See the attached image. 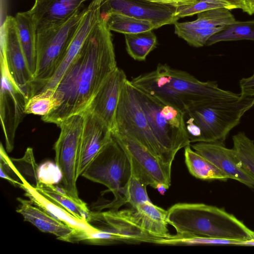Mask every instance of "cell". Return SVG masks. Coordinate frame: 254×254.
<instances>
[{"mask_svg": "<svg viewBox=\"0 0 254 254\" xmlns=\"http://www.w3.org/2000/svg\"><path fill=\"white\" fill-rule=\"evenodd\" d=\"M242 246H254V238L245 240Z\"/></svg>", "mask_w": 254, "mask_h": 254, "instance_id": "obj_43", "label": "cell"}, {"mask_svg": "<svg viewBox=\"0 0 254 254\" xmlns=\"http://www.w3.org/2000/svg\"><path fill=\"white\" fill-rule=\"evenodd\" d=\"M144 229L158 238L170 236L168 228V210L153 204L150 201L135 208Z\"/></svg>", "mask_w": 254, "mask_h": 254, "instance_id": "obj_24", "label": "cell"}, {"mask_svg": "<svg viewBox=\"0 0 254 254\" xmlns=\"http://www.w3.org/2000/svg\"><path fill=\"white\" fill-rule=\"evenodd\" d=\"M35 190L52 202L58 204L76 218L88 222L91 211L85 202L80 198H75L65 190L51 184L40 180Z\"/></svg>", "mask_w": 254, "mask_h": 254, "instance_id": "obj_22", "label": "cell"}, {"mask_svg": "<svg viewBox=\"0 0 254 254\" xmlns=\"http://www.w3.org/2000/svg\"><path fill=\"white\" fill-rule=\"evenodd\" d=\"M127 79L124 71L117 67L102 83L85 110L97 116L111 130L114 126L120 92Z\"/></svg>", "mask_w": 254, "mask_h": 254, "instance_id": "obj_16", "label": "cell"}, {"mask_svg": "<svg viewBox=\"0 0 254 254\" xmlns=\"http://www.w3.org/2000/svg\"><path fill=\"white\" fill-rule=\"evenodd\" d=\"M230 10L225 7L213 8L198 13L197 19L194 21H177L174 24L185 28H210L225 26L236 21Z\"/></svg>", "mask_w": 254, "mask_h": 254, "instance_id": "obj_26", "label": "cell"}, {"mask_svg": "<svg viewBox=\"0 0 254 254\" xmlns=\"http://www.w3.org/2000/svg\"><path fill=\"white\" fill-rule=\"evenodd\" d=\"M185 158L189 172L197 179L222 181L230 179L210 161L192 150L190 145L185 148Z\"/></svg>", "mask_w": 254, "mask_h": 254, "instance_id": "obj_25", "label": "cell"}, {"mask_svg": "<svg viewBox=\"0 0 254 254\" xmlns=\"http://www.w3.org/2000/svg\"><path fill=\"white\" fill-rule=\"evenodd\" d=\"M0 117L7 152L12 151L16 131L26 115L27 100L10 78L5 62L0 60Z\"/></svg>", "mask_w": 254, "mask_h": 254, "instance_id": "obj_12", "label": "cell"}, {"mask_svg": "<svg viewBox=\"0 0 254 254\" xmlns=\"http://www.w3.org/2000/svg\"><path fill=\"white\" fill-rule=\"evenodd\" d=\"M88 222L97 229L123 237L127 244H154L156 240L160 239L144 229L135 209L133 208L91 212Z\"/></svg>", "mask_w": 254, "mask_h": 254, "instance_id": "obj_13", "label": "cell"}, {"mask_svg": "<svg viewBox=\"0 0 254 254\" xmlns=\"http://www.w3.org/2000/svg\"><path fill=\"white\" fill-rule=\"evenodd\" d=\"M83 243L96 245H110L120 243L127 244L123 237L104 230L98 229L95 232H84L76 235L73 242Z\"/></svg>", "mask_w": 254, "mask_h": 254, "instance_id": "obj_36", "label": "cell"}, {"mask_svg": "<svg viewBox=\"0 0 254 254\" xmlns=\"http://www.w3.org/2000/svg\"><path fill=\"white\" fill-rule=\"evenodd\" d=\"M16 174L20 181L26 182L34 188L40 182L38 178V167L34 158L33 149L28 147L22 157L11 158Z\"/></svg>", "mask_w": 254, "mask_h": 254, "instance_id": "obj_33", "label": "cell"}, {"mask_svg": "<svg viewBox=\"0 0 254 254\" xmlns=\"http://www.w3.org/2000/svg\"><path fill=\"white\" fill-rule=\"evenodd\" d=\"M220 4L230 9H240L243 10L244 6L242 0H207Z\"/></svg>", "mask_w": 254, "mask_h": 254, "instance_id": "obj_41", "label": "cell"}, {"mask_svg": "<svg viewBox=\"0 0 254 254\" xmlns=\"http://www.w3.org/2000/svg\"><path fill=\"white\" fill-rule=\"evenodd\" d=\"M150 2L171 6L178 8L180 6L191 4L198 0H145Z\"/></svg>", "mask_w": 254, "mask_h": 254, "instance_id": "obj_40", "label": "cell"}, {"mask_svg": "<svg viewBox=\"0 0 254 254\" xmlns=\"http://www.w3.org/2000/svg\"><path fill=\"white\" fill-rule=\"evenodd\" d=\"M175 33L190 45L201 47L206 45L208 39L221 31L224 26L210 28H185L174 24Z\"/></svg>", "mask_w": 254, "mask_h": 254, "instance_id": "obj_34", "label": "cell"}, {"mask_svg": "<svg viewBox=\"0 0 254 254\" xmlns=\"http://www.w3.org/2000/svg\"><path fill=\"white\" fill-rule=\"evenodd\" d=\"M77 160L78 178L112 136L111 129L97 116L85 111Z\"/></svg>", "mask_w": 254, "mask_h": 254, "instance_id": "obj_15", "label": "cell"}, {"mask_svg": "<svg viewBox=\"0 0 254 254\" xmlns=\"http://www.w3.org/2000/svg\"><path fill=\"white\" fill-rule=\"evenodd\" d=\"M117 67L112 35L101 14L79 53L54 88L60 106L42 120L59 126L69 117L84 112Z\"/></svg>", "mask_w": 254, "mask_h": 254, "instance_id": "obj_1", "label": "cell"}, {"mask_svg": "<svg viewBox=\"0 0 254 254\" xmlns=\"http://www.w3.org/2000/svg\"><path fill=\"white\" fill-rule=\"evenodd\" d=\"M244 241L177 234L175 235H171L167 238H160L156 240L155 244L170 246L197 245H231L242 246Z\"/></svg>", "mask_w": 254, "mask_h": 254, "instance_id": "obj_31", "label": "cell"}, {"mask_svg": "<svg viewBox=\"0 0 254 254\" xmlns=\"http://www.w3.org/2000/svg\"><path fill=\"white\" fill-rule=\"evenodd\" d=\"M131 175L129 159L118 141L113 136L88 165L82 177L107 187L114 195V200L100 210L110 208L116 210L126 203L123 189Z\"/></svg>", "mask_w": 254, "mask_h": 254, "instance_id": "obj_7", "label": "cell"}, {"mask_svg": "<svg viewBox=\"0 0 254 254\" xmlns=\"http://www.w3.org/2000/svg\"><path fill=\"white\" fill-rule=\"evenodd\" d=\"M85 8L78 10L66 21L37 32L33 95L41 91L62 64Z\"/></svg>", "mask_w": 254, "mask_h": 254, "instance_id": "obj_6", "label": "cell"}, {"mask_svg": "<svg viewBox=\"0 0 254 254\" xmlns=\"http://www.w3.org/2000/svg\"><path fill=\"white\" fill-rule=\"evenodd\" d=\"M60 105L54 89L48 88L35 94L27 101L25 108L26 114L45 116Z\"/></svg>", "mask_w": 254, "mask_h": 254, "instance_id": "obj_32", "label": "cell"}, {"mask_svg": "<svg viewBox=\"0 0 254 254\" xmlns=\"http://www.w3.org/2000/svg\"><path fill=\"white\" fill-rule=\"evenodd\" d=\"M147 186L131 174L123 189L122 194L126 203L136 208L139 205L150 201L146 191Z\"/></svg>", "mask_w": 254, "mask_h": 254, "instance_id": "obj_35", "label": "cell"}, {"mask_svg": "<svg viewBox=\"0 0 254 254\" xmlns=\"http://www.w3.org/2000/svg\"><path fill=\"white\" fill-rule=\"evenodd\" d=\"M104 0H92L85 8L84 13L62 64L41 91L48 88L54 89L56 86L69 64L79 53L91 30L100 17L101 7Z\"/></svg>", "mask_w": 254, "mask_h": 254, "instance_id": "obj_18", "label": "cell"}, {"mask_svg": "<svg viewBox=\"0 0 254 254\" xmlns=\"http://www.w3.org/2000/svg\"><path fill=\"white\" fill-rule=\"evenodd\" d=\"M169 224L177 234L246 240L254 231L223 208L200 203H178L168 210Z\"/></svg>", "mask_w": 254, "mask_h": 254, "instance_id": "obj_3", "label": "cell"}, {"mask_svg": "<svg viewBox=\"0 0 254 254\" xmlns=\"http://www.w3.org/2000/svg\"><path fill=\"white\" fill-rule=\"evenodd\" d=\"M0 177L8 181L14 187H18L22 189L23 184L19 181L20 180L15 172L11 159L8 156L2 143L0 145Z\"/></svg>", "mask_w": 254, "mask_h": 254, "instance_id": "obj_37", "label": "cell"}, {"mask_svg": "<svg viewBox=\"0 0 254 254\" xmlns=\"http://www.w3.org/2000/svg\"><path fill=\"white\" fill-rule=\"evenodd\" d=\"M111 131L128 135L163 164L159 146L136 96L133 87L128 79L120 92L114 126Z\"/></svg>", "mask_w": 254, "mask_h": 254, "instance_id": "obj_8", "label": "cell"}, {"mask_svg": "<svg viewBox=\"0 0 254 254\" xmlns=\"http://www.w3.org/2000/svg\"><path fill=\"white\" fill-rule=\"evenodd\" d=\"M88 0H35L27 12L31 17L37 32L62 23L83 8Z\"/></svg>", "mask_w": 254, "mask_h": 254, "instance_id": "obj_17", "label": "cell"}, {"mask_svg": "<svg viewBox=\"0 0 254 254\" xmlns=\"http://www.w3.org/2000/svg\"><path fill=\"white\" fill-rule=\"evenodd\" d=\"M221 7L224 6L213 1L207 0H198L194 3L177 8L176 15L180 18L191 16L207 10Z\"/></svg>", "mask_w": 254, "mask_h": 254, "instance_id": "obj_38", "label": "cell"}, {"mask_svg": "<svg viewBox=\"0 0 254 254\" xmlns=\"http://www.w3.org/2000/svg\"><path fill=\"white\" fill-rule=\"evenodd\" d=\"M244 8L243 11L249 15L254 14V0H242Z\"/></svg>", "mask_w": 254, "mask_h": 254, "instance_id": "obj_42", "label": "cell"}, {"mask_svg": "<svg viewBox=\"0 0 254 254\" xmlns=\"http://www.w3.org/2000/svg\"><path fill=\"white\" fill-rule=\"evenodd\" d=\"M14 18L19 40L29 70L34 77L37 60L35 26L27 11L17 13Z\"/></svg>", "mask_w": 254, "mask_h": 254, "instance_id": "obj_23", "label": "cell"}, {"mask_svg": "<svg viewBox=\"0 0 254 254\" xmlns=\"http://www.w3.org/2000/svg\"><path fill=\"white\" fill-rule=\"evenodd\" d=\"M130 81L134 87L184 112L206 101L234 100L241 96L220 88L216 81H200L167 64H159L154 70Z\"/></svg>", "mask_w": 254, "mask_h": 254, "instance_id": "obj_2", "label": "cell"}, {"mask_svg": "<svg viewBox=\"0 0 254 254\" xmlns=\"http://www.w3.org/2000/svg\"><path fill=\"white\" fill-rule=\"evenodd\" d=\"M83 123V113L64 121L58 126L61 131L54 147L56 164L62 174L63 188L77 199V160Z\"/></svg>", "mask_w": 254, "mask_h": 254, "instance_id": "obj_9", "label": "cell"}, {"mask_svg": "<svg viewBox=\"0 0 254 254\" xmlns=\"http://www.w3.org/2000/svg\"><path fill=\"white\" fill-rule=\"evenodd\" d=\"M23 184L22 189L25 190V196L34 204L46 210L71 227L74 231L73 237L81 232L93 233L98 230L97 228L88 222L76 218L64 208L45 198L27 182H25Z\"/></svg>", "mask_w": 254, "mask_h": 254, "instance_id": "obj_21", "label": "cell"}, {"mask_svg": "<svg viewBox=\"0 0 254 254\" xmlns=\"http://www.w3.org/2000/svg\"><path fill=\"white\" fill-rule=\"evenodd\" d=\"M17 200L19 205L16 211L22 216L24 221L31 223L43 232L56 236L59 240L72 242L74 231L71 227L30 200L19 197Z\"/></svg>", "mask_w": 254, "mask_h": 254, "instance_id": "obj_20", "label": "cell"}, {"mask_svg": "<svg viewBox=\"0 0 254 254\" xmlns=\"http://www.w3.org/2000/svg\"><path fill=\"white\" fill-rule=\"evenodd\" d=\"M124 35L127 51L135 61H145L157 45V37L153 30Z\"/></svg>", "mask_w": 254, "mask_h": 254, "instance_id": "obj_28", "label": "cell"}, {"mask_svg": "<svg viewBox=\"0 0 254 254\" xmlns=\"http://www.w3.org/2000/svg\"><path fill=\"white\" fill-rule=\"evenodd\" d=\"M239 85L241 95L254 96V72L250 76L240 80Z\"/></svg>", "mask_w": 254, "mask_h": 254, "instance_id": "obj_39", "label": "cell"}, {"mask_svg": "<svg viewBox=\"0 0 254 254\" xmlns=\"http://www.w3.org/2000/svg\"><path fill=\"white\" fill-rule=\"evenodd\" d=\"M101 11L118 13L151 22L155 29L174 24L180 18L176 8L145 0H105Z\"/></svg>", "mask_w": 254, "mask_h": 254, "instance_id": "obj_14", "label": "cell"}, {"mask_svg": "<svg viewBox=\"0 0 254 254\" xmlns=\"http://www.w3.org/2000/svg\"><path fill=\"white\" fill-rule=\"evenodd\" d=\"M133 87L161 151L163 163L171 167L177 152L190 145L186 129L184 112Z\"/></svg>", "mask_w": 254, "mask_h": 254, "instance_id": "obj_5", "label": "cell"}, {"mask_svg": "<svg viewBox=\"0 0 254 254\" xmlns=\"http://www.w3.org/2000/svg\"><path fill=\"white\" fill-rule=\"evenodd\" d=\"M240 95L237 100H208L185 111V126L190 143L224 144L230 131L254 106V96Z\"/></svg>", "mask_w": 254, "mask_h": 254, "instance_id": "obj_4", "label": "cell"}, {"mask_svg": "<svg viewBox=\"0 0 254 254\" xmlns=\"http://www.w3.org/2000/svg\"><path fill=\"white\" fill-rule=\"evenodd\" d=\"M243 40L254 41V19L246 21L236 20L224 26L208 39L206 45L210 46L223 41Z\"/></svg>", "mask_w": 254, "mask_h": 254, "instance_id": "obj_29", "label": "cell"}, {"mask_svg": "<svg viewBox=\"0 0 254 254\" xmlns=\"http://www.w3.org/2000/svg\"><path fill=\"white\" fill-rule=\"evenodd\" d=\"M126 153L131 166V174L146 186L158 189H168L171 182V167L162 164L146 148L128 135L112 131Z\"/></svg>", "mask_w": 254, "mask_h": 254, "instance_id": "obj_10", "label": "cell"}, {"mask_svg": "<svg viewBox=\"0 0 254 254\" xmlns=\"http://www.w3.org/2000/svg\"><path fill=\"white\" fill-rule=\"evenodd\" d=\"M232 140L239 165L254 181V141L244 132L233 135Z\"/></svg>", "mask_w": 254, "mask_h": 254, "instance_id": "obj_30", "label": "cell"}, {"mask_svg": "<svg viewBox=\"0 0 254 254\" xmlns=\"http://www.w3.org/2000/svg\"><path fill=\"white\" fill-rule=\"evenodd\" d=\"M191 147L220 170L233 179L249 188H254V181L239 165L234 149L224 144L214 142H196Z\"/></svg>", "mask_w": 254, "mask_h": 254, "instance_id": "obj_19", "label": "cell"}, {"mask_svg": "<svg viewBox=\"0 0 254 254\" xmlns=\"http://www.w3.org/2000/svg\"><path fill=\"white\" fill-rule=\"evenodd\" d=\"M0 60L6 64L10 78L27 101L33 95V76L22 49L15 18L7 16L1 27Z\"/></svg>", "mask_w": 254, "mask_h": 254, "instance_id": "obj_11", "label": "cell"}, {"mask_svg": "<svg viewBox=\"0 0 254 254\" xmlns=\"http://www.w3.org/2000/svg\"><path fill=\"white\" fill-rule=\"evenodd\" d=\"M101 14L111 31L125 34L137 33L155 29L154 25L148 20L118 13L101 11Z\"/></svg>", "mask_w": 254, "mask_h": 254, "instance_id": "obj_27", "label": "cell"}]
</instances>
